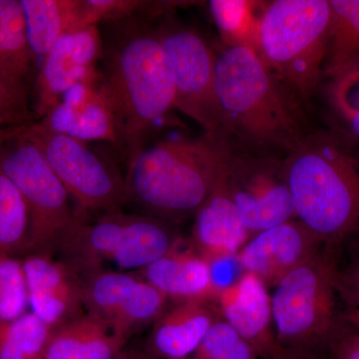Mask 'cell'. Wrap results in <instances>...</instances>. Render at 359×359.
I'll use <instances>...</instances> for the list:
<instances>
[{"label":"cell","mask_w":359,"mask_h":359,"mask_svg":"<svg viewBox=\"0 0 359 359\" xmlns=\"http://www.w3.org/2000/svg\"><path fill=\"white\" fill-rule=\"evenodd\" d=\"M136 15L104 23L99 72L117 137L128 165L145 147L155 123L175 108L171 74L154 20Z\"/></svg>","instance_id":"obj_1"},{"label":"cell","mask_w":359,"mask_h":359,"mask_svg":"<svg viewBox=\"0 0 359 359\" xmlns=\"http://www.w3.org/2000/svg\"><path fill=\"white\" fill-rule=\"evenodd\" d=\"M215 90L228 141L287 156L309 133L297 97L250 49H215Z\"/></svg>","instance_id":"obj_2"},{"label":"cell","mask_w":359,"mask_h":359,"mask_svg":"<svg viewBox=\"0 0 359 359\" xmlns=\"http://www.w3.org/2000/svg\"><path fill=\"white\" fill-rule=\"evenodd\" d=\"M295 217L320 243L359 230V143L339 130L309 132L285 156Z\"/></svg>","instance_id":"obj_3"},{"label":"cell","mask_w":359,"mask_h":359,"mask_svg":"<svg viewBox=\"0 0 359 359\" xmlns=\"http://www.w3.org/2000/svg\"><path fill=\"white\" fill-rule=\"evenodd\" d=\"M230 142L205 135L145 146L127 165V199L154 218L197 212L211 194L230 152Z\"/></svg>","instance_id":"obj_4"},{"label":"cell","mask_w":359,"mask_h":359,"mask_svg":"<svg viewBox=\"0 0 359 359\" xmlns=\"http://www.w3.org/2000/svg\"><path fill=\"white\" fill-rule=\"evenodd\" d=\"M330 7L328 0L264 4L259 56L297 98L309 100L323 78Z\"/></svg>","instance_id":"obj_5"},{"label":"cell","mask_w":359,"mask_h":359,"mask_svg":"<svg viewBox=\"0 0 359 359\" xmlns=\"http://www.w3.org/2000/svg\"><path fill=\"white\" fill-rule=\"evenodd\" d=\"M175 244L160 219L121 211L82 219L56 257L84 280L98 273L142 271Z\"/></svg>","instance_id":"obj_6"},{"label":"cell","mask_w":359,"mask_h":359,"mask_svg":"<svg viewBox=\"0 0 359 359\" xmlns=\"http://www.w3.org/2000/svg\"><path fill=\"white\" fill-rule=\"evenodd\" d=\"M22 127L0 137V170L18 187L29 210V255L55 257L83 217Z\"/></svg>","instance_id":"obj_7"},{"label":"cell","mask_w":359,"mask_h":359,"mask_svg":"<svg viewBox=\"0 0 359 359\" xmlns=\"http://www.w3.org/2000/svg\"><path fill=\"white\" fill-rule=\"evenodd\" d=\"M22 133L43 153L83 218L121 212L128 203L125 180L85 142L32 122Z\"/></svg>","instance_id":"obj_8"},{"label":"cell","mask_w":359,"mask_h":359,"mask_svg":"<svg viewBox=\"0 0 359 359\" xmlns=\"http://www.w3.org/2000/svg\"><path fill=\"white\" fill-rule=\"evenodd\" d=\"M339 276L334 262L318 252L275 285L271 297L276 337L287 346H306L330 332Z\"/></svg>","instance_id":"obj_9"},{"label":"cell","mask_w":359,"mask_h":359,"mask_svg":"<svg viewBox=\"0 0 359 359\" xmlns=\"http://www.w3.org/2000/svg\"><path fill=\"white\" fill-rule=\"evenodd\" d=\"M156 29L173 81L175 109L197 122L205 135L224 138L215 90V49L197 30L167 14Z\"/></svg>","instance_id":"obj_10"},{"label":"cell","mask_w":359,"mask_h":359,"mask_svg":"<svg viewBox=\"0 0 359 359\" xmlns=\"http://www.w3.org/2000/svg\"><path fill=\"white\" fill-rule=\"evenodd\" d=\"M219 178L250 235L294 219L285 157L230 149Z\"/></svg>","instance_id":"obj_11"},{"label":"cell","mask_w":359,"mask_h":359,"mask_svg":"<svg viewBox=\"0 0 359 359\" xmlns=\"http://www.w3.org/2000/svg\"><path fill=\"white\" fill-rule=\"evenodd\" d=\"M83 287L86 313L107 323L127 341L159 318L168 299L136 273H98L84 278Z\"/></svg>","instance_id":"obj_12"},{"label":"cell","mask_w":359,"mask_h":359,"mask_svg":"<svg viewBox=\"0 0 359 359\" xmlns=\"http://www.w3.org/2000/svg\"><path fill=\"white\" fill-rule=\"evenodd\" d=\"M102 37L99 25L63 35L42 59L33 84L35 121L50 112L75 84L99 73Z\"/></svg>","instance_id":"obj_13"},{"label":"cell","mask_w":359,"mask_h":359,"mask_svg":"<svg viewBox=\"0 0 359 359\" xmlns=\"http://www.w3.org/2000/svg\"><path fill=\"white\" fill-rule=\"evenodd\" d=\"M28 306L54 328L86 313L83 280L56 257L28 255L21 259Z\"/></svg>","instance_id":"obj_14"},{"label":"cell","mask_w":359,"mask_h":359,"mask_svg":"<svg viewBox=\"0 0 359 359\" xmlns=\"http://www.w3.org/2000/svg\"><path fill=\"white\" fill-rule=\"evenodd\" d=\"M318 244L320 240L299 219H290L257 233L238 252V261L247 273L276 285L316 255Z\"/></svg>","instance_id":"obj_15"},{"label":"cell","mask_w":359,"mask_h":359,"mask_svg":"<svg viewBox=\"0 0 359 359\" xmlns=\"http://www.w3.org/2000/svg\"><path fill=\"white\" fill-rule=\"evenodd\" d=\"M35 122L85 143L105 141L117 145L114 121L104 95L100 72L71 87L50 112Z\"/></svg>","instance_id":"obj_16"},{"label":"cell","mask_w":359,"mask_h":359,"mask_svg":"<svg viewBox=\"0 0 359 359\" xmlns=\"http://www.w3.org/2000/svg\"><path fill=\"white\" fill-rule=\"evenodd\" d=\"M219 309L226 321L250 344L255 353L280 359L283 354L271 337V297L261 278L250 273L218 292Z\"/></svg>","instance_id":"obj_17"},{"label":"cell","mask_w":359,"mask_h":359,"mask_svg":"<svg viewBox=\"0 0 359 359\" xmlns=\"http://www.w3.org/2000/svg\"><path fill=\"white\" fill-rule=\"evenodd\" d=\"M250 236L219 176L209 197L196 212L194 241L198 254L209 264L226 259L238 254Z\"/></svg>","instance_id":"obj_18"},{"label":"cell","mask_w":359,"mask_h":359,"mask_svg":"<svg viewBox=\"0 0 359 359\" xmlns=\"http://www.w3.org/2000/svg\"><path fill=\"white\" fill-rule=\"evenodd\" d=\"M215 321L204 299L184 301L156 320L146 351L156 359H187Z\"/></svg>","instance_id":"obj_19"},{"label":"cell","mask_w":359,"mask_h":359,"mask_svg":"<svg viewBox=\"0 0 359 359\" xmlns=\"http://www.w3.org/2000/svg\"><path fill=\"white\" fill-rule=\"evenodd\" d=\"M127 340L104 321L85 313L52 328L42 359H114Z\"/></svg>","instance_id":"obj_20"},{"label":"cell","mask_w":359,"mask_h":359,"mask_svg":"<svg viewBox=\"0 0 359 359\" xmlns=\"http://www.w3.org/2000/svg\"><path fill=\"white\" fill-rule=\"evenodd\" d=\"M140 273L168 297L205 299L216 292L210 264L199 254L176 250V245Z\"/></svg>","instance_id":"obj_21"},{"label":"cell","mask_w":359,"mask_h":359,"mask_svg":"<svg viewBox=\"0 0 359 359\" xmlns=\"http://www.w3.org/2000/svg\"><path fill=\"white\" fill-rule=\"evenodd\" d=\"M28 41L36 60L63 35L85 26L84 0H20Z\"/></svg>","instance_id":"obj_22"},{"label":"cell","mask_w":359,"mask_h":359,"mask_svg":"<svg viewBox=\"0 0 359 359\" xmlns=\"http://www.w3.org/2000/svg\"><path fill=\"white\" fill-rule=\"evenodd\" d=\"M264 2L211 0L210 13L223 44L244 47L259 55V29Z\"/></svg>","instance_id":"obj_23"},{"label":"cell","mask_w":359,"mask_h":359,"mask_svg":"<svg viewBox=\"0 0 359 359\" xmlns=\"http://www.w3.org/2000/svg\"><path fill=\"white\" fill-rule=\"evenodd\" d=\"M330 7L323 78L359 59V0H328Z\"/></svg>","instance_id":"obj_24"},{"label":"cell","mask_w":359,"mask_h":359,"mask_svg":"<svg viewBox=\"0 0 359 359\" xmlns=\"http://www.w3.org/2000/svg\"><path fill=\"white\" fill-rule=\"evenodd\" d=\"M0 52L32 90L39 70L28 41L20 0H0Z\"/></svg>","instance_id":"obj_25"},{"label":"cell","mask_w":359,"mask_h":359,"mask_svg":"<svg viewBox=\"0 0 359 359\" xmlns=\"http://www.w3.org/2000/svg\"><path fill=\"white\" fill-rule=\"evenodd\" d=\"M29 210L22 194L0 170V254L23 257L29 255Z\"/></svg>","instance_id":"obj_26"},{"label":"cell","mask_w":359,"mask_h":359,"mask_svg":"<svg viewBox=\"0 0 359 359\" xmlns=\"http://www.w3.org/2000/svg\"><path fill=\"white\" fill-rule=\"evenodd\" d=\"M327 98L340 132L359 143V59L325 77Z\"/></svg>","instance_id":"obj_27"},{"label":"cell","mask_w":359,"mask_h":359,"mask_svg":"<svg viewBox=\"0 0 359 359\" xmlns=\"http://www.w3.org/2000/svg\"><path fill=\"white\" fill-rule=\"evenodd\" d=\"M51 328L34 313H26L0 325V359H36L41 356Z\"/></svg>","instance_id":"obj_28"},{"label":"cell","mask_w":359,"mask_h":359,"mask_svg":"<svg viewBox=\"0 0 359 359\" xmlns=\"http://www.w3.org/2000/svg\"><path fill=\"white\" fill-rule=\"evenodd\" d=\"M27 287L20 259L0 254V325L26 313Z\"/></svg>","instance_id":"obj_29"},{"label":"cell","mask_w":359,"mask_h":359,"mask_svg":"<svg viewBox=\"0 0 359 359\" xmlns=\"http://www.w3.org/2000/svg\"><path fill=\"white\" fill-rule=\"evenodd\" d=\"M32 122L29 99L0 81V129L20 128Z\"/></svg>","instance_id":"obj_30"},{"label":"cell","mask_w":359,"mask_h":359,"mask_svg":"<svg viewBox=\"0 0 359 359\" xmlns=\"http://www.w3.org/2000/svg\"><path fill=\"white\" fill-rule=\"evenodd\" d=\"M0 81L4 82V84L20 93V95L29 99L32 88L18 76V73L13 69V67L8 65V62L2 56L1 52H0Z\"/></svg>","instance_id":"obj_31"},{"label":"cell","mask_w":359,"mask_h":359,"mask_svg":"<svg viewBox=\"0 0 359 359\" xmlns=\"http://www.w3.org/2000/svg\"><path fill=\"white\" fill-rule=\"evenodd\" d=\"M339 290L355 306L354 311H359V262L344 278H339Z\"/></svg>","instance_id":"obj_32"},{"label":"cell","mask_w":359,"mask_h":359,"mask_svg":"<svg viewBox=\"0 0 359 359\" xmlns=\"http://www.w3.org/2000/svg\"><path fill=\"white\" fill-rule=\"evenodd\" d=\"M334 359H359V335L342 341L337 347Z\"/></svg>","instance_id":"obj_33"},{"label":"cell","mask_w":359,"mask_h":359,"mask_svg":"<svg viewBox=\"0 0 359 359\" xmlns=\"http://www.w3.org/2000/svg\"><path fill=\"white\" fill-rule=\"evenodd\" d=\"M114 359H156L147 351H136V349H123Z\"/></svg>","instance_id":"obj_34"},{"label":"cell","mask_w":359,"mask_h":359,"mask_svg":"<svg viewBox=\"0 0 359 359\" xmlns=\"http://www.w3.org/2000/svg\"><path fill=\"white\" fill-rule=\"evenodd\" d=\"M6 130L0 129V137H1L2 135H4V132H6Z\"/></svg>","instance_id":"obj_35"},{"label":"cell","mask_w":359,"mask_h":359,"mask_svg":"<svg viewBox=\"0 0 359 359\" xmlns=\"http://www.w3.org/2000/svg\"><path fill=\"white\" fill-rule=\"evenodd\" d=\"M280 359H287V358H285V356H283V358Z\"/></svg>","instance_id":"obj_36"},{"label":"cell","mask_w":359,"mask_h":359,"mask_svg":"<svg viewBox=\"0 0 359 359\" xmlns=\"http://www.w3.org/2000/svg\"><path fill=\"white\" fill-rule=\"evenodd\" d=\"M36 359H42V358H41V356H40V358H36Z\"/></svg>","instance_id":"obj_37"}]
</instances>
